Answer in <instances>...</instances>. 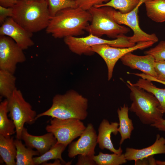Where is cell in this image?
Here are the masks:
<instances>
[{"mask_svg":"<svg viewBox=\"0 0 165 165\" xmlns=\"http://www.w3.org/2000/svg\"><path fill=\"white\" fill-rule=\"evenodd\" d=\"M91 20L88 11L78 6L65 9L51 17L46 31L56 38L78 37L84 33Z\"/></svg>","mask_w":165,"mask_h":165,"instance_id":"cell-1","label":"cell"},{"mask_svg":"<svg viewBox=\"0 0 165 165\" xmlns=\"http://www.w3.org/2000/svg\"><path fill=\"white\" fill-rule=\"evenodd\" d=\"M88 106L87 98L74 90H69L64 94L55 95L50 108L37 115L35 119L47 116L59 119L84 120L88 115Z\"/></svg>","mask_w":165,"mask_h":165,"instance_id":"cell-2","label":"cell"},{"mask_svg":"<svg viewBox=\"0 0 165 165\" xmlns=\"http://www.w3.org/2000/svg\"><path fill=\"white\" fill-rule=\"evenodd\" d=\"M14 20L31 33L46 29L51 18L46 1L21 0L13 7Z\"/></svg>","mask_w":165,"mask_h":165,"instance_id":"cell-3","label":"cell"},{"mask_svg":"<svg viewBox=\"0 0 165 165\" xmlns=\"http://www.w3.org/2000/svg\"><path fill=\"white\" fill-rule=\"evenodd\" d=\"M126 85L130 90V98L132 101L129 110L135 113L142 123L151 125L163 118L165 112L152 94L129 80Z\"/></svg>","mask_w":165,"mask_h":165,"instance_id":"cell-4","label":"cell"},{"mask_svg":"<svg viewBox=\"0 0 165 165\" xmlns=\"http://www.w3.org/2000/svg\"><path fill=\"white\" fill-rule=\"evenodd\" d=\"M91 20L86 29L89 34L101 37L104 35L116 38L130 31L129 28L117 24L108 13L106 6H94L88 10Z\"/></svg>","mask_w":165,"mask_h":165,"instance_id":"cell-5","label":"cell"},{"mask_svg":"<svg viewBox=\"0 0 165 165\" xmlns=\"http://www.w3.org/2000/svg\"><path fill=\"white\" fill-rule=\"evenodd\" d=\"M64 43L72 52L81 55H91L94 53L91 50L92 46L100 44H107L119 48L129 47L136 44L130 42L129 37L125 34L118 36L114 40L102 38L92 34L84 37L68 36L64 38Z\"/></svg>","mask_w":165,"mask_h":165,"instance_id":"cell-6","label":"cell"},{"mask_svg":"<svg viewBox=\"0 0 165 165\" xmlns=\"http://www.w3.org/2000/svg\"><path fill=\"white\" fill-rule=\"evenodd\" d=\"M7 100L9 116L15 126L16 138L21 139L24 124H33L36 120V112L25 100L21 91L17 88Z\"/></svg>","mask_w":165,"mask_h":165,"instance_id":"cell-7","label":"cell"},{"mask_svg":"<svg viewBox=\"0 0 165 165\" xmlns=\"http://www.w3.org/2000/svg\"><path fill=\"white\" fill-rule=\"evenodd\" d=\"M145 0H140L136 6L131 11L125 13H122L119 11L110 7H107L108 11L114 20L118 24L126 25L133 31L132 36L129 37V40L134 43L144 42L151 41L155 43L159 39L154 33L148 34L144 32L139 25L138 15L140 6L144 3Z\"/></svg>","mask_w":165,"mask_h":165,"instance_id":"cell-8","label":"cell"},{"mask_svg":"<svg viewBox=\"0 0 165 165\" xmlns=\"http://www.w3.org/2000/svg\"><path fill=\"white\" fill-rule=\"evenodd\" d=\"M86 128L82 120L70 118L65 119L52 118L46 127L47 132L52 133L57 140V143L66 146L79 137Z\"/></svg>","mask_w":165,"mask_h":165,"instance_id":"cell-9","label":"cell"},{"mask_svg":"<svg viewBox=\"0 0 165 165\" xmlns=\"http://www.w3.org/2000/svg\"><path fill=\"white\" fill-rule=\"evenodd\" d=\"M154 43L151 41L141 42L133 46L126 48L115 47L107 44H100L92 46L91 50L105 61L107 67L108 80H110L112 77L115 65L119 59L128 53L138 50H143L151 47Z\"/></svg>","mask_w":165,"mask_h":165,"instance_id":"cell-10","label":"cell"},{"mask_svg":"<svg viewBox=\"0 0 165 165\" xmlns=\"http://www.w3.org/2000/svg\"><path fill=\"white\" fill-rule=\"evenodd\" d=\"M23 50L11 38L0 35V69L14 74L17 64L26 60Z\"/></svg>","mask_w":165,"mask_h":165,"instance_id":"cell-11","label":"cell"},{"mask_svg":"<svg viewBox=\"0 0 165 165\" xmlns=\"http://www.w3.org/2000/svg\"><path fill=\"white\" fill-rule=\"evenodd\" d=\"M76 141L69 145L68 156L73 158L79 155L93 157L95 154V148L97 144V134L91 123L87 124L86 128Z\"/></svg>","mask_w":165,"mask_h":165,"instance_id":"cell-12","label":"cell"},{"mask_svg":"<svg viewBox=\"0 0 165 165\" xmlns=\"http://www.w3.org/2000/svg\"><path fill=\"white\" fill-rule=\"evenodd\" d=\"M0 35L8 36L13 40L23 50L33 46V33L16 22L12 17L7 18L0 27Z\"/></svg>","mask_w":165,"mask_h":165,"instance_id":"cell-13","label":"cell"},{"mask_svg":"<svg viewBox=\"0 0 165 165\" xmlns=\"http://www.w3.org/2000/svg\"><path fill=\"white\" fill-rule=\"evenodd\" d=\"M120 60L124 65L134 69H138L143 73L156 78V74L154 69L155 60L151 55L145 54L138 56L128 53Z\"/></svg>","mask_w":165,"mask_h":165,"instance_id":"cell-14","label":"cell"},{"mask_svg":"<svg viewBox=\"0 0 165 165\" xmlns=\"http://www.w3.org/2000/svg\"><path fill=\"white\" fill-rule=\"evenodd\" d=\"M119 126V123L117 122L110 123L107 119L102 120L98 128L97 139V144L101 149H106L117 154L122 153L121 147L118 149L114 148L111 138L112 133L115 135L117 134Z\"/></svg>","mask_w":165,"mask_h":165,"instance_id":"cell-15","label":"cell"},{"mask_svg":"<svg viewBox=\"0 0 165 165\" xmlns=\"http://www.w3.org/2000/svg\"><path fill=\"white\" fill-rule=\"evenodd\" d=\"M21 139L23 140L27 147L35 148L40 155L47 152L57 142L56 138L51 133L35 136L30 134L24 127L22 132Z\"/></svg>","mask_w":165,"mask_h":165,"instance_id":"cell-16","label":"cell"},{"mask_svg":"<svg viewBox=\"0 0 165 165\" xmlns=\"http://www.w3.org/2000/svg\"><path fill=\"white\" fill-rule=\"evenodd\" d=\"M165 154V138L156 135L154 143L147 147L141 149L127 148L124 154L127 161H137L155 155Z\"/></svg>","mask_w":165,"mask_h":165,"instance_id":"cell-17","label":"cell"},{"mask_svg":"<svg viewBox=\"0 0 165 165\" xmlns=\"http://www.w3.org/2000/svg\"><path fill=\"white\" fill-rule=\"evenodd\" d=\"M129 110L128 105L125 104L117 110L119 121L118 131L121 137L119 142L120 145L125 140L130 138L132 131L134 129L132 120L129 117Z\"/></svg>","mask_w":165,"mask_h":165,"instance_id":"cell-18","label":"cell"},{"mask_svg":"<svg viewBox=\"0 0 165 165\" xmlns=\"http://www.w3.org/2000/svg\"><path fill=\"white\" fill-rule=\"evenodd\" d=\"M14 137L6 138L0 135V155L6 165H16V149Z\"/></svg>","mask_w":165,"mask_h":165,"instance_id":"cell-19","label":"cell"},{"mask_svg":"<svg viewBox=\"0 0 165 165\" xmlns=\"http://www.w3.org/2000/svg\"><path fill=\"white\" fill-rule=\"evenodd\" d=\"M147 16L157 23L165 22V0H145Z\"/></svg>","mask_w":165,"mask_h":165,"instance_id":"cell-20","label":"cell"},{"mask_svg":"<svg viewBox=\"0 0 165 165\" xmlns=\"http://www.w3.org/2000/svg\"><path fill=\"white\" fill-rule=\"evenodd\" d=\"M14 143L16 149V165H35L33 156H40L39 152L29 147H25L21 140L16 138Z\"/></svg>","mask_w":165,"mask_h":165,"instance_id":"cell-21","label":"cell"},{"mask_svg":"<svg viewBox=\"0 0 165 165\" xmlns=\"http://www.w3.org/2000/svg\"><path fill=\"white\" fill-rule=\"evenodd\" d=\"M8 100L5 99L0 104V135L9 138L16 133L14 123L7 116Z\"/></svg>","mask_w":165,"mask_h":165,"instance_id":"cell-22","label":"cell"},{"mask_svg":"<svg viewBox=\"0 0 165 165\" xmlns=\"http://www.w3.org/2000/svg\"><path fill=\"white\" fill-rule=\"evenodd\" d=\"M16 78L8 71L0 69V95L8 99L12 95L16 87Z\"/></svg>","mask_w":165,"mask_h":165,"instance_id":"cell-23","label":"cell"},{"mask_svg":"<svg viewBox=\"0 0 165 165\" xmlns=\"http://www.w3.org/2000/svg\"><path fill=\"white\" fill-rule=\"evenodd\" d=\"M67 146L60 143H56L50 149L44 154L38 156L34 157L33 160L35 165L42 164L51 160L59 159L63 164H69L66 163L62 157V154Z\"/></svg>","mask_w":165,"mask_h":165,"instance_id":"cell-24","label":"cell"},{"mask_svg":"<svg viewBox=\"0 0 165 165\" xmlns=\"http://www.w3.org/2000/svg\"><path fill=\"white\" fill-rule=\"evenodd\" d=\"M152 82L141 78L135 83L133 84L152 94L159 101L161 107L165 112V89L157 87Z\"/></svg>","mask_w":165,"mask_h":165,"instance_id":"cell-25","label":"cell"},{"mask_svg":"<svg viewBox=\"0 0 165 165\" xmlns=\"http://www.w3.org/2000/svg\"><path fill=\"white\" fill-rule=\"evenodd\" d=\"M97 165H120L125 163L126 160L124 154L104 153L99 152L97 155L93 156Z\"/></svg>","mask_w":165,"mask_h":165,"instance_id":"cell-26","label":"cell"},{"mask_svg":"<svg viewBox=\"0 0 165 165\" xmlns=\"http://www.w3.org/2000/svg\"><path fill=\"white\" fill-rule=\"evenodd\" d=\"M140 0H110L108 2L95 6H108L112 7L122 13H128L134 9Z\"/></svg>","mask_w":165,"mask_h":165,"instance_id":"cell-27","label":"cell"},{"mask_svg":"<svg viewBox=\"0 0 165 165\" xmlns=\"http://www.w3.org/2000/svg\"><path fill=\"white\" fill-rule=\"evenodd\" d=\"M46 2L51 17L63 9L77 7L75 1L73 0H46Z\"/></svg>","mask_w":165,"mask_h":165,"instance_id":"cell-28","label":"cell"},{"mask_svg":"<svg viewBox=\"0 0 165 165\" xmlns=\"http://www.w3.org/2000/svg\"><path fill=\"white\" fill-rule=\"evenodd\" d=\"M145 54L152 55L155 61L165 60V41H162L154 47L144 52Z\"/></svg>","mask_w":165,"mask_h":165,"instance_id":"cell-29","label":"cell"},{"mask_svg":"<svg viewBox=\"0 0 165 165\" xmlns=\"http://www.w3.org/2000/svg\"><path fill=\"white\" fill-rule=\"evenodd\" d=\"M110 0H75L77 6L86 10L106 3Z\"/></svg>","mask_w":165,"mask_h":165,"instance_id":"cell-30","label":"cell"},{"mask_svg":"<svg viewBox=\"0 0 165 165\" xmlns=\"http://www.w3.org/2000/svg\"><path fill=\"white\" fill-rule=\"evenodd\" d=\"M154 69L156 74L155 78L165 82V60L155 61Z\"/></svg>","mask_w":165,"mask_h":165,"instance_id":"cell-31","label":"cell"},{"mask_svg":"<svg viewBox=\"0 0 165 165\" xmlns=\"http://www.w3.org/2000/svg\"><path fill=\"white\" fill-rule=\"evenodd\" d=\"M13 15V7H5L0 6V23L1 25L9 17Z\"/></svg>","mask_w":165,"mask_h":165,"instance_id":"cell-32","label":"cell"},{"mask_svg":"<svg viewBox=\"0 0 165 165\" xmlns=\"http://www.w3.org/2000/svg\"><path fill=\"white\" fill-rule=\"evenodd\" d=\"M76 165H96L93 157L79 155H78Z\"/></svg>","mask_w":165,"mask_h":165,"instance_id":"cell-33","label":"cell"},{"mask_svg":"<svg viewBox=\"0 0 165 165\" xmlns=\"http://www.w3.org/2000/svg\"><path fill=\"white\" fill-rule=\"evenodd\" d=\"M132 74L141 78L147 79L151 81L157 82L165 85V82L159 80L156 78L150 75L145 74L143 73H132Z\"/></svg>","mask_w":165,"mask_h":165,"instance_id":"cell-34","label":"cell"},{"mask_svg":"<svg viewBox=\"0 0 165 165\" xmlns=\"http://www.w3.org/2000/svg\"><path fill=\"white\" fill-rule=\"evenodd\" d=\"M21 0H0V6L5 7H13Z\"/></svg>","mask_w":165,"mask_h":165,"instance_id":"cell-35","label":"cell"},{"mask_svg":"<svg viewBox=\"0 0 165 165\" xmlns=\"http://www.w3.org/2000/svg\"><path fill=\"white\" fill-rule=\"evenodd\" d=\"M150 126L155 127L159 130L165 131V119L162 118L151 125Z\"/></svg>","mask_w":165,"mask_h":165,"instance_id":"cell-36","label":"cell"},{"mask_svg":"<svg viewBox=\"0 0 165 165\" xmlns=\"http://www.w3.org/2000/svg\"><path fill=\"white\" fill-rule=\"evenodd\" d=\"M42 165H60L63 164L61 161L59 159L55 160V161L53 163H44Z\"/></svg>","mask_w":165,"mask_h":165,"instance_id":"cell-37","label":"cell"},{"mask_svg":"<svg viewBox=\"0 0 165 165\" xmlns=\"http://www.w3.org/2000/svg\"><path fill=\"white\" fill-rule=\"evenodd\" d=\"M156 165H165V161L156 160Z\"/></svg>","mask_w":165,"mask_h":165,"instance_id":"cell-38","label":"cell"},{"mask_svg":"<svg viewBox=\"0 0 165 165\" xmlns=\"http://www.w3.org/2000/svg\"><path fill=\"white\" fill-rule=\"evenodd\" d=\"M36 0V1H46V0Z\"/></svg>","mask_w":165,"mask_h":165,"instance_id":"cell-39","label":"cell"},{"mask_svg":"<svg viewBox=\"0 0 165 165\" xmlns=\"http://www.w3.org/2000/svg\"><path fill=\"white\" fill-rule=\"evenodd\" d=\"M74 0V1H75V0Z\"/></svg>","mask_w":165,"mask_h":165,"instance_id":"cell-40","label":"cell"}]
</instances>
